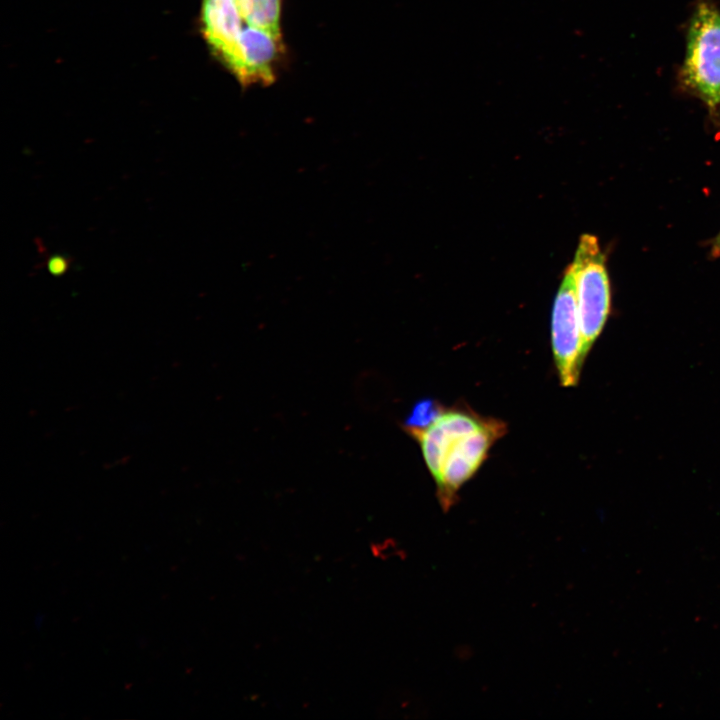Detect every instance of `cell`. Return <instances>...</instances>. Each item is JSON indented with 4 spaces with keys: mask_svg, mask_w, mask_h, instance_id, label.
Listing matches in <instances>:
<instances>
[{
    "mask_svg": "<svg viewBox=\"0 0 720 720\" xmlns=\"http://www.w3.org/2000/svg\"><path fill=\"white\" fill-rule=\"evenodd\" d=\"M249 26L280 35L281 0H236Z\"/></svg>",
    "mask_w": 720,
    "mask_h": 720,
    "instance_id": "obj_7",
    "label": "cell"
},
{
    "mask_svg": "<svg viewBox=\"0 0 720 720\" xmlns=\"http://www.w3.org/2000/svg\"><path fill=\"white\" fill-rule=\"evenodd\" d=\"M573 264L576 270L582 357L585 360L602 333L611 308V288L597 237L583 234L577 246Z\"/></svg>",
    "mask_w": 720,
    "mask_h": 720,
    "instance_id": "obj_2",
    "label": "cell"
},
{
    "mask_svg": "<svg viewBox=\"0 0 720 720\" xmlns=\"http://www.w3.org/2000/svg\"><path fill=\"white\" fill-rule=\"evenodd\" d=\"M682 78L708 106L720 105V11L710 3L701 2L690 21Z\"/></svg>",
    "mask_w": 720,
    "mask_h": 720,
    "instance_id": "obj_3",
    "label": "cell"
},
{
    "mask_svg": "<svg viewBox=\"0 0 720 720\" xmlns=\"http://www.w3.org/2000/svg\"><path fill=\"white\" fill-rule=\"evenodd\" d=\"M551 346L559 382L563 387L578 384L585 360L576 297V270L572 263L564 271L551 316Z\"/></svg>",
    "mask_w": 720,
    "mask_h": 720,
    "instance_id": "obj_4",
    "label": "cell"
},
{
    "mask_svg": "<svg viewBox=\"0 0 720 720\" xmlns=\"http://www.w3.org/2000/svg\"><path fill=\"white\" fill-rule=\"evenodd\" d=\"M60 268H63V261L60 259H55L53 262L50 263V269L52 272L57 273L60 271Z\"/></svg>",
    "mask_w": 720,
    "mask_h": 720,
    "instance_id": "obj_8",
    "label": "cell"
},
{
    "mask_svg": "<svg viewBox=\"0 0 720 720\" xmlns=\"http://www.w3.org/2000/svg\"><path fill=\"white\" fill-rule=\"evenodd\" d=\"M234 1H236V0H234Z\"/></svg>",
    "mask_w": 720,
    "mask_h": 720,
    "instance_id": "obj_10",
    "label": "cell"
},
{
    "mask_svg": "<svg viewBox=\"0 0 720 720\" xmlns=\"http://www.w3.org/2000/svg\"><path fill=\"white\" fill-rule=\"evenodd\" d=\"M281 35L247 25L225 64L243 84H269L280 55Z\"/></svg>",
    "mask_w": 720,
    "mask_h": 720,
    "instance_id": "obj_5",
    "label": "cell"
},
{
    "mask_svg": "<svg viewBox=\"0 0 720 720\" xmlns=\"http://www.w3.org/2000/svg\"><path fill=\"white\" fill-rule=\"evenodd\" d=\"M417 442L436 486L444 512L457 502L460 489L487 460L493 445L508 431L506 422L483 416L465 403L442 406L423 426H404Z\"/></svg>",
    "mask_w": 720,
    "mask_h": 720,
    "instance_id": "obj_1",
    "label": "cell"
},
{
    "mask_svg": "<svg viewBox=\"0 0 720 720\" xmlns=\"http://www.w3.org/2000/svg\"><path fill=\"white\" fill-rule=\"evenodd\" d=\"M202 29L209 46L225 63L233 53L243 29L234 0H203Z\"/></svg>",
    "mask_w": 720,
    "mask_h": 720,
    "instance_id": "obj_6",
    "label": "cell"
},
{
    "mask_svg": "<svg viewBox=\"0 0 720 720\" xmlns=\"http://www.w3.org/2000/svg\"><path fill=\"white\" fill-rule=\"evenodd\" d=\"M715 244H716V247L720 250V233H719L718 237L716 238Z\"/></svg>",
    "mask_w": 720,
    "mask_h": 720,
    "instance_id": "obj_9",
    "label": "cell"
}]
</instances>
